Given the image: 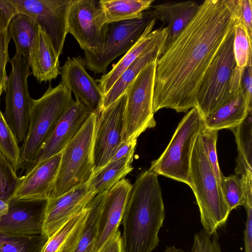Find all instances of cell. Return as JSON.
<instances>
[{
    "instance_id": "obj_1",
    "label": "cell",
    "mask_w": 252,
    "mask_h": 252,
    "mask_svg": "<svg viewBox=\"0 0 252 252\" xmlns=\"http://www.w3.org/2000/svg\"><path fill=\"white\" fill-rule=\"evenodd\" d=\"M239 20L238 0H206L200 4L193 18L157 61L154 113L162 108L186 112L196 107L205 74Z\"/></svg>"
},
{
    "instance_id": "obj_2",
    "label": "cell",
    "mask_w": 252,
    "mask_h": 252,
    "mask_svg": "<svg viewBox=\"0 0 252 252\" xmlns=\"http://www.w3.org/2000/svg\"><path fill=\"white\" fill-rule=\"evenodd\" d=\"M158 176L148 169L131 185L122 220L125 252H152L158 245L165 213Z\"/></svg>"
},
{
    "instance_id": "obj_3",
    "label": "cell",
    "mask_w": 252,
    "mask_h": 252,
    "mask_svg": "<svg viewBox=\"0 0 252 252\" xmlns=\"http://www.w3.org/2000/svg\"><path fill=\"white\" fill-rule=\"evenodd\" d=\"M73 101L71 91L61 82L50 85L38 99H32L29 126L20 147L19 169L27 173L36 162L59 119Z\"/></svg>"
},
{
    "instance_id": "obj_4",
    "label": "cell",
    "mask_w": 252,
    "mask_h": 252,
    "mask_svg": "<svg viewBox=\"0 0 252 252\" xmlns=\"http://www.w3.org/2000/svg\"><path fill=\"white\" fill-rule=\"evenodd\" d=\"M189 180L203 229L212 235L225 224L230 212L206 155L200 134L191 154Z\"/></svg>"
},
{
    "instance_id": "obj_5",
    "label": "cell",
    "mask_w": 252,
    "mask_h": 252,
    "mask_svg": "<svg viewBox=\"0 0 252 252\" xmlns=\"http://www.w3.org/2000/svg\"><path fill=\"white\" fill-rule=\"evenodd\" d=\"M96 114L92 113L62 152L60 165L49 198L58 197L88 183L94 172V141Z\"/></svg>"
},
{
    "instance_id": "obj_6",
    "label": "cell",
    "mask_w": 252,
    "mask_h": 252,
    "mask_svg": "<svg viewBox=\"0 0 252 252\" xmlns=\"http://www.w3.org/2000/svg\"><path fill=\"white\" fill-rule=\"evenodd\" d=\"M203 119L195 107L182 119L168 146L149 168L162 175L183 182L190 187V162L195 141L204 128Z\"/></svg>"
},
{
    "instance_id": "obj_7",
    "label": "cell",
    "mask_w": 252,
    "mask_h": 252,
    "mask_svg": "<svg viewBox=\"0 0 252 252\" xmlns=\"http://www.w3.org/2000/svg\"><path fill=\"white\" fill-rule=\"evenodd\" d=\"M235 28L221 45L202 80L196 107L203 120L230 98L231 78L236 63L233 51Z\"/></svg>"
},
{
    "instance_id": "obj_8",
    "label": "cell",
    "mask_w": 252,
    "mask_h": 252,
    "mask_svg": "<svg viewBox=\"0 0 252 252\" xmlns=\"http://www.w3.org/2000/svg\"><path fill=\"white\" fill-rule=\"evenodd\" d=\"M157 61L145 66L126 89L121 134L122 141L137 140L156 122L153 111V97Z\"/></svg>"
},
{
    "instance_id": "obj_9",
    "label": "cell",
    "mask_w": 252,
    "mask_h": 252,
    "mask_svg": "<svg viewBox=\"0 0 252 252\" xmlns=\"http://www.w3.org/2000/svg\"><path fill=\"white\" fill-rule=\"evenodd\" d=\"M11 69L5 90L4 118L18 143L22 144L29 126L32 105L28 77L31 74L29 63L17 53L9 59Z\"/></svg>"
},
{
    "instance_id": "obj_10",
    "label": "cell",
    "mask_w": 252,
    "mask_h": 252,
    "mask_svg": "<svg viewBox=\"0 0 252 252\" xmlns=\"http://www.w3.org/2000/svg\"><path fill=\"white\" fill-rule=\"evenodd\" d=\"M154 19L156 18L153 10H146L137 18L108 24L101 51L96 55L84 51L86 68L94 74L105 73L111 62L125 54Z\"/></svg>"
},
{
    "instance_id": "obj_11",
    "label": "cell",
    "mask_w": 252,
    "mask_h": 252,
    "mask_svg": "<svg viewBox=\"0 0 252 252\" xmlns=\"http://www.w3.org/2000/svg\"><path fill=\"white\" fill-rule=\"evenodd\" d=\"M98 1L73 0L67 19V32L84 51L96 55L102 50L108 29Z\"/></svg>"
},
{
    "instance_id": "obj_12",
    "label": "cell",
    "mask_w": 252,
    "mask_h": 252,
    "mask_svg": "<svg viewBox=\"0 0 252 252\" xmlns=\"http://www.w3.org/2000/svg\"><path fill=\"white\" fill-rule=\"evenodd\" d=\"M73 0H11L18 13L34 20L46 33L57 56L62 53Z\"/></svg>"
},
{
    "instance_id": "obj_13",
    "label": "cell",
    "mask_w": 252,
    "mask_h": 252,
    "mask_svg": "<svg viewBox=\"0 0 252 252\" xmlns=\"http://www.w3.org/2000/svg\"><path fill=\"white\" fill-rule=\"evenodd\" d=\"M126 96L125 93L107 108L96 112L94 141V172L110 160L122 142Z\"/></svg>"
},
{
    "instance_id": "obj_14",
    "label": "cell",
    "mask_w": 252,
    "mask_h": 252,
    "mask_svg": "<svg viewBox=\"0 0 252 252\" xmlns=\"http://www.w3.org/2000/svg\"><path fill=\"white\" fill-rule=\"evenodd\" d=\"M88 182L56 197L47 199L42 234L50 238L71 217L85 208L96 196Z\"/></svg>"
},
{
    "instance_id": "obj_15",
    "label": "cell",
    "mask_w": 252,
    "mask_h": 252,
    "mask_svg": "<svg viewBox=\"0 0 252 252\" xmlns=\"http://www.w3.org/2000/svg\"><path fill=\"white\" fill-rule=\"evenodd\" d=\"M47 200H12L7 214L0 220V231L16 236L42 234Z\"/></svg>"
},
{
    "instance_id": "obj_16",
    "label": "cell",
    "mask_w": 252,
    "mask_h": 252,
    "mask_svg": "<svg viewBox=\"0 0 252 252\" xmlns=\"http://www.w3.org/2000/svg\"><path fill=\"white\" fill-rule=\"evenodd\" d=\"M60 72L61 82L73 93L76 101L92 113L100 110L103 95L95 80L86 71L82 56L68 57Z\"/></svg>"
},
{
    "instance_id": "obj_17",
    "label": "cell",
    "mask_w": 252,
    "mask_h": 252,
    "mask_svg": "<svg viewBox=\"0 0 252 252\" xmlns=\"http://www.w3.org/2000/svg\"><path fill=\"white\" fill-rule=\"evenodd\" d=\"M92 113L80 102L73 100L59 119L36 162L28 172L46 160L62 152L78 133Z\"/></svg>"
},
{
    "instance_id": "obj_18",
    "label": "cell",
    "mask_w": 252,
    "mask_h": 252,
    "mask_svg": "<svg viewBox=\"0 0 252 252\" xmlns=\"http://www.w3.org/2000/svg\"><path fill=\"white\" fill-rule=\"evenodd\" d=\"M131 188L129 181L124 178L105 192L97 221L95 252L119 229Z\"/></svg>"
},
{
    "instance_id": "obj_19",
    "label": "cell",
    "mask_w": 252,
    "mask_h": 252,
    "mask_svg": "<svg viewBox=\"0 0 252 252\" xmlns=\"http://www.w3.org/2000/svg\"><path fill=\"white\" fill-rule=\"evenodd\" d=\"M62 152L20 177L16 188L7 203L12 200H47L58 173Z\"/></svg>"
},
{
    "instance_id": "obj_20",
    "label": "cell",
    "mask_w": 252,
    "mask_h": 252,
    "mask_svg": "<svg viewBox=\"0 0 252 252\" xmlns=\"http://www.w3.org/2000/svg\"><path fill=\"white\" fill-rule=\"evenodd\" d=\"M168 29L161 27L159 33L151 44L125 70L109 92L103 96L101 109L107 108L125 94L126 89L141 71L157 61L164 50Z\"/></svg>"
},
{
    "instance_id": "obj_21",
    "label": "cell",
    "mask_w": 252,
    "mask_h": 252,
    "mask_svg": "<svg viewBox=\"0 0 252 252\" xmlns=\"http://www.w3.org/2000/svg\"><path fill=\"white\" fill-rule=\"evenodd\" d=\"M241 76L235 74L232 78L230 99L203 120L205 128L219 130L234 129L246 118L250 108L245 100L241 85Z\"/></svg>"
},
{
    "instance_id": "obj_22",
    "label": "cell",
    "mask_w": 252,
    "mask_h": 252,
    "mask_svg": "<svg viewBox=\"0 0 252 252\" xmlns=\"http://www.w3.org/2000/svg\"><path fill=\"white\" fill-rule=\"evenodd\" d=\"M29 66L32 74L39 83L55 79L61 73L59 57L40 26L31 50Z\"/></svg>"
},
{
    "instance_id": "obj_23",
    "label": "cell",
    "mask_w": 252,
    "mask_h": 252,
    "mask_svg": "<svg viewBox=\"0 0 252 252\" xmlns=\"http://www.w3.org/2000/svg\"><path fill=\"white\" fill-rule=\"evenodd\" d=\"M199 5L197 2L189 0L167 2L153 6L156 19L167 25L168 34L164 48L175 40L191 21Z\"/></svg>"
},
{
    "instance_id": "obj_24",
    "label": "cell",
    "mask_w": 252,
    "mask_h": 252,
    "mask_svg": "<svg viewBox=\"0 0 252 252\" xmlns=\"http://www.w3.org/2000/svg\"><path fill=\"white\" fill-rule=\"evenodd\" d=\"M156 19L153 20L145 28L137 41L120 60L113 65L112 69L95 80L103 95H105L125 70L151 44L159 33L161 27L153 30Z\"/></svg>"
},
{
    "instance_id": "obj_25",
    "label": "cell",
    "mask_w": 252,
    "mask_h": 252,
    "mask_svg": "<svg viewBox=\"0 0 252 252\" xmlns=\"http://www.w3.org/2000/svg\"><path fill=\"white\" fill-rule=\"evenodd\" d=\"M39 26L29 16L18 13L12 18L8 32L15 46L16 53L29 64L30 54Z\"/></svg>"
},
{
    "instance_id": "obj_26",
    "label": "cell",
    "mask_w": 252,
    "mask_h": 252,
    "mask_svg": "<svg viewBox=\"0 0 252 252\" xmlns=\"http://www.w3.org/2000/svg\"><path fill=\"white\" fill-rule=\"evenodd\" d=\"M133 155L108 162L94 171L88 182L89 189L96 194L107 191L130 172Z\"/></svg>"
},
{
    "instance_id": "obj_27",
    "label": "cell",
    "mask_w": 252,
    "mask_h": 252,
    "mask_svg": "<svg viewBox=\"0 0 252 252\" xmlns=\"http://www.w3.org/2000/svg\"><path fill=\"white\" fill-rule=\"evenodd\" d=\"M154 0H100L99 3L104 14L105 22L134 19L149 9Z\"/></svg>"
},
{
    "instance_id": "obj_28",
    "label": "cell",
    "mask_w": 252,
    "mask_h": 252,
    "mask_svg": "<svg viewBox=\"0 0 252 252\" xmlns=\"http://www.w3.org/2000/svg\"><path fill=\"white\" fill-rule=\"evenodd\" d=\"M250 110L234 132L238 157L235 172L241 176L252 175V119Z\"/></svg>"
},
{
    "instance_id": "obj_29",
    "label": "cell",
    "mask_w": 252,
    "mask_h": 252,
    "mask_svg": "<svg viewBox=\"0 0 252 252\" xmlns=\"http://www.w3.org/2000/svg\"><path fill=\"white\" fill-rule=\"evenodd\" d=\"M105 193L97 194L90 202L88 215L73 252H95L97 221Z\"/></svg>"
},
{
    "instance_id": "obj_30",
    "label": "cell",
    "mask_w": 252,
    "mask_h": 252,
    "mask_svg": "<svg viewBox=\"0 0 252 252\" xmlns=\"http://www.w3.org/2000/svg\"><path fill=\"white\" fill-rule=\"evenodd\" d=\"M48 239L43 234L19 236L0 231V252H40Z\"/></svg>"
},
{
    "instance_id": "obj_31",
    "label": "cell",
    "mask_w": 252,
    "mask_h": 252,
    "mask_svg": "<svg viewBox=\"0 0 252 252\" xmlns=\"http://www.w3.org/2000/svg\"><path fill=\"white\" fill-rule=\"evenodd\" d=\"M0 149L15 171L19 170L20 147L0 109Z\"/></svg>"
},
{
    "instance_id": "obj_32",
    "label": "cell",
    "mask_w": 252,
    "mask_h": 252,
    "mask_svg": "<svg viewBox=\"0 0 252 252\" xmlns=\"http://www.w3.org/2000/svg\"><path fill=\"white\" fill-rule=\"evenodd\" d=\"M252 43L244 25L239 20L235 27L233 41V51L237 67L244 68L252 64Z\"/></svg>"
},
{
    "instance_id": "obj_33",
    "label": "cell",
    "mask_w": 252,
    "mask_h": 252,
    "mask_svg": "<svg viewBox=\"0 0 252 252\" xmlns=\"http://www.w3.org/2000/svg\"><path fill=\"white\" fill-rule=\"evenodd\" d=\"M220 188L230 212L239 206H245L246 198L240 178L237 175L227 177L223 175L220 180Z\"/></svg>"
},
{
    "instance_id": "obj_34",
    "label": "cell",
    "mask_w": 252,
    "mask_h": 252,
    "mask_svg": "<svg viewBox=\"0 0 252 252\" xmlns=\"http://www.w3.org/2000/svg\"><path fill=\"white\" fill-rule=\"evenodd\" d=\"M90 203L85 208L71 217L49 238L40 252H55L67 238L74 228L88 216Z\"/></svg>"
},
{
    "instance_id": "obj_35",
    "label": "cell",
    "mask_w": 252,
    "mask_h": 252,
    "mask_svg": "<svg viewBox=\"0 0 252 252\" xmlns=\"http://www.w3.org/2000/svg\"><path fill=\"white\" fill-rule=\"evenodd\" d=\"M19 180L12 164L0 149V199L7 203Z\"/></svg>"
},
{
    "instance_id": "obj_36",
    "label": "cell",
    "mask_w": 252,
    "mask_h": 252,
    "mask_svg": "<svg viewBox=\"0 0 252 252\" xmlns=\"http://www.w3.org/2000/svg\"><path fill=\"white\" fill-rule=\"evenodd\" d=\"M218 130L204 128L200 133V138L207 158L216 177L220 185V180L223 174L220 168L217 153L216 144Z\"/></svg>"
},
{
    "instance_id": "obj_37",
    "label": "cell",
    "mask_w": 252,
    "mask_h": 252,
    "mask_svg": "<svg viewBox=\"0 0 252 252\" xmlns=\"http://www.w3.org/2000/svg\"><path fill=\"white\" fill-rule=\"evenodd\" d=\"M10 39L8 32H0V98L6 88L8 76L6 66L10 59L8 48Z\"/></svg>"
},
{
    "instance_id": "obj_38",
    "label": "cell",
    "mask_w": 252,
    "mask_h": 252,
    "mask_svg": "<svg viewBox=\"0 0 252 252\" xmlns=\"http://www.w3.org/2000/svg\"><path fill=\"white\" fill-rule=\"evenodd\" d=\"M18 13L11 0H0V32H8L12 18Z\"/></svg>"
},
{
    "instance_id": "obj_39",
    "label": "cell",
    "mask_w": 252,
    "mask_h": 252,
    "mask_svg": "<svg viewBox=\"0 0 252 252\" xmlns=\"http://www.w3.org/2000/svg\"><path fill=\"white\" fill-rule=\"evenodd\" d=\"M240 21L244 25L250 40L252 42V1L238 0Z\"/></svg>"
},
{
    "instance_id": "obj_40",
    "label": "cell",
    "mask_w": 252,
    "mask_h": 252,
    "mask_svg": "<svg viewBox=\"0 0 252 252\" xmlns=\"http://www.w3.org/2000/svg\"><path fill=\"white\" fill-rule=\"evenodd\" d=\"M252 66L247 65L243 69L241 85L244 96L250 108H252Z\"/></svg>"
},
{
    "instance_id": "obj_41",
    "label": "cell",
    "mask_w": 252,
    "mask_h": 252,
    "mask_svg": "<svg viewBox=\"0 0 252 252\" xmlns=\"http://www.w3.org/2000/svg\"><path fill=\"white\" fill-rule=\"evenodd\" d=\"M97 252H125L120 231L118 229Z\"/></svg>"
},
{
    "instance_id": "obj_42",
    "label": "cell",
    "mask_w": 252,
    "mask_h": 252,
    "mask_svg": "<svg viewBox=\"0 0 252 252\" xmlns=\"http://www.w3.org/2000/svg\"><path fill=\"white\" fill-rule=\"evenodd\" d=\"M136 143L137 140L122 141L110 158L109 161L118 160L134 155Z\"/></svg>"
},
{
    "instance_id": "obj_43",
    "label": "cell",
    "mask_w": 252,
    "mask_h": 252,
    "mask_svg": "<svg viewBox=\"0 0 252 252\" xmlns=\"http://www.w3.org/2000/svg\"><path fill=\"white\" fill-rule=\"evenodd\" d=\"M247 219L244 232L245 252H252V206L245 208Z\"/></svg>"
},
{
    "instance_id": "obj_44",
    "label": "cell",
    "mask_w": 252,
    "mask_h": 252,
    "mask_svg": "<svg viewBox=\"0 0 252 252\" xmlns=\"http://www.w3.org/2000/svg\"><path fill=\"white\" fill-rule=\"evenodd\" d=\"M9 205L3 200L0 199V220L6 215L8 211Z\"/></svg>"
},
{
    "instance_id": "obj_45",
    "label": "cell",
    "mask_w": 252,
    "mask_h": 252,
    "mask_svg": "<svg viewBox=\"0 0 252 252\" xmlns=\"http://www.w3.org/2000/svg\"><path fill=\"white\" fill-rule=\"evenodd\" d=\"M164 252H185L184 251L180 248H177L175 245L171 247H167L164 250Z\"/></svg>"
},
{
    "instance_id": "obj_46",
    "label": "cell",
    "mask_w": 252,
    "mask_h": 252,
    "mask_svg": "<svg viewBox=\"0 0 252 252\" xmlns=\"http://www.w3.org/2000/svg\"></svg>"
}]
</instances>
